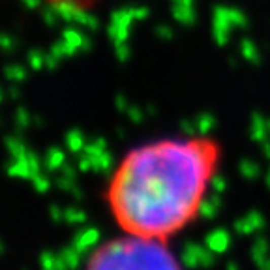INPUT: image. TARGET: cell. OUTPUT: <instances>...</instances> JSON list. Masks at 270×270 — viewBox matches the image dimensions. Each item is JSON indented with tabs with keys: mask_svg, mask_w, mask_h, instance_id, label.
I'll return each mask as SVG.
<instances>
[{
	"mask_svg": "<svg viewBox=\"0 0 270 270\" xmlns=\"http://www.w3.org/2000/svg\"><path fill=\"white\" fill-rule=\"evenodd\" d=\"M218 147L207 137L133 148L111 184L118 221L135 234L167 237L197 214Z\"/></svg>",
	"mask_w": 270,
	"mask_h": 270,
	"instance_id": "1",
	"label": "cell"
},
{
	"mask_svg": "<svg viewBox=\"0 0 270 270\" xmlns=\"http://www.w3.org/2000/svg\"><path fill=\"white\" fill-rule=\"evenodd\" d=\"M88 268H180L182 263L158 237L115 239L86 259Z\"/></svg>",
	"mask_w": 270,
	"mask_h": 270,
	"instance_id": "2",
	"label": "cell"
},
{
	"mask_svg": "<svg viewBox=\"0 0 270 270\" xmlns=\"http://www.w3.org/2000/svg\"><path fill=\"white\" fill-rule=\"evenodd\" d=\"M248 26V17L244 12L233 6H216L212 13V38L216 45H227L229 38L237 28H246Z\"/></svg>",
	"mask_w": 270,
	"mask_h": 270,
	"instance_id": "3",
	"label": "cell"
},
{
	"mask_svg": "<svg viewBox=\"0 0 270 270\" xmlns=\"http://www.w3.org/2000/svg\"><path fill=\"white\" fill-rule=\"evenodd\" d=\"M133 23H137V21H135L133 6L118 8V10H115V12L111 13V21H109V25H107V36H109V40L113 42V45L128 42Z\"/></svg>",
	"mask_w": 270,
	"mask_h": 270,
	"instance_id": "4",
	"label": "cell"
},
{
	"mask_svg": "<svg viewBox=\"0 0 270 270\" xmlns=\"http://www.w3.org/2000/svg\"><path fill=\"white\" fill-rule=\"evenodd\" d=\"M180 263L186 268H197V266H205L210 268L216 263V253L209 250L207 246L195 244V242H184L182 250H180Z\"/></svg>",
	"mask_w": 270,
	"mask_h": 270,
	"instance_id": "5",
	"label": "cell"
},
{
	"mask_svg": "<svg viewBox=\"0 0 270 270\" xmlns=\"http://www.w3.org/2000/svg\"><path fill=\"white\" fill-rule=\"evenodd\" d=\"M99 240H102V233H99L98 227H83L79 229L77 233L74 234V239H72V246H75L81 253H85L86 257L90 255L94 248L99 244Z\"/></svg>",
	"mask_w": 270,
	"mask_h": 270,
	"instance_id": "6",
	"label": "cell"
},
{
	"mask_svg": "<svg viewBox=\"0 0 270 270\" xmlns=\"http://www.w3.org/2000/svg\"><path fill=\"white\" fill-rule=\"evenodd\" d=\"M81 26H66L64 30H62L60 38L62 40H66L74 49H77V53H88V51L92 49V40L88 34H85L83 30H79Z\"/></svg>",
	"mask_w": 270,
	"mask_h": 270,
	"instance_id": "7",
	"label": "cell"
},
{
	"mask_svg": "<svg viewBox=\"0 0 270 270\" xmlns=\"http://www.w3.org/2000/svg\"><path fill=\"white\" fill-rule=\"evenodd\" d=\"M30 152V150H28ZM28 152L19 158H10L6 165V175L10 178H19V180H30L34 177V169L28 160Z\"/></svg>",
	"mask_w": 270,
	"mask_h": 270,
	"instance_id": "8",
	"label": "cell"
},
{
	"mask_svg": "<svg viewBox=\"0 0 270 270\" xmlns=\"http://www.w3.org/2000/svg\"><path fill=\"white\" fill-rule=\"evenodd\" d=\"M231 233H229L227 229H212L207 237H205V246L212 250L216 255H221V253H225L231 248Z\"/></svg>",
	"mask_w": 270,
	"mask_h": 270,
	"instance_id": "9",
	"label": "cell"
},
{
	"mask_svg": "<svg viewBox=\"0 0 270 270\" xmlns=\"http://www.w3.org/2000/svg\"><path fill=\"white\" fill-rule=\"evenodd\" d=\"M263 227H264V218L259 210H252V212H248L244 218H240V220L234 221V231L239 234L257 233V231H261Z\"/></svg>",
	"mask_w": 270,
	"mask_h": 270,
	"instance_id": "10",
	"label": "cell"
},
{
	"mask_svg": "<svg viewBox=\"0 0 270 270\" xmlns=\"http://www.w3.org/2000/svg\"><path fill=\"white\" fill-rule=\"evenodd\" d=\"M221 205H223L221 193L212 191V195H207V197L203 195V199L197 205V216H201L205 220H214L216 216H218V212H220Z\"/></svg>",
	"mask_w": 270,
	"mask_h": 270,
	"instance_id": "11",
	"label": "cell"
},
{
	"mask_svg": "<svg viewBox=\"0 0 270 270\" xmlns=\"http://www.w3.org/2000/svg\"><path fill=\"white\" fill-rule=\"evenodd\" d=\"M66 150L62 147H51L45 150L43 156V169L49 173L60 171V167L66 163Z\"/></svg>",
	"mask_w": 270,
	"mask_h": 270,
	"instance_id": "12",
	"label": "cell"
},
{
	"mask_svg": "<svg viewBox=\"0 0 270 270\" xmlns=\"http://www.w3.org/2000/svg\"><path fill=\"white\" fill-rule=\"evenodd\" d=\"M86 135L83 129L79 128H74L70 129L66 135H64V147L70 154H74V156H79L86 147Z\"/></svg>",
	"mask_w": 270,
	"mask_h": 270,
	"instance_id": "13",
	"label": "cell"
},
{
	"mask_svg": "<svg viewBox=\"0 0 270 270\" xmlns=\"http://www.w3.org/2000/svg\"><path fill=\"white\" fill-rule=\"evenodd\" d=\"M58 257H60V266L62 270H70V268H77L83 261H85V253H81L75 246H66V248H62L60 252H58Z\"/></svg>",
	"mask_w": 270,
	"mask_h": 270,
	"instance_id": "14",
	"label": "cell"
},
{
	"mask_svg": "<svg viewBox=\"0 0 270 270\" xmlns=\"http://www.w3.org/2000/svg\"><path fill=\"white\" fill-rule=\"evenodd\" d=\"M171 15L178 25L193 26L197 23L195 6H182V4H171Z\"/></svg>",
	"mask_w": 270,
	"mask_h": 270,
	"instance_id": "15",
	"label": "cell"
},
{
	"mask_svg": "<svg viewBox=\"0 0 270 270\" xmlns=\"http://www.w3.org/2000/svg\"><path fill=\"white\" fill-rule=\"evenodd\" d=\"M250 137H252L253 141L259 143H264L266 139H270L268 118H264L259 113H255L252 117V122H250Z\"/></svg>",
	"mask_w": 270,
	"mask_h": 270,
	"instance_id": "16",
	"label": "cell"
},
{
	"mask_svg": "<svg viewBox=\"0 0 270 270\" xmlns=\"http://www.w3.org/2000/svg\"><path fill=\"white\" fill-rule=\"evenodd\" d=\"M4 148L8 150L10 158H19V156H25L30 147L25 143L23 139V133H15V135H8L4 139Z\"/></svg>",
	"mask_w": 270,
	"mask_h": 270,
	"instance_id": "17",
	"label": "cell"
},
{
	"mask_svg": "<svg viewBox=\"0 0 270 270\" xmlns=\"http://www.w3.org/2000/svg\"><path fill=\"white\" fill-rule=\"evenodd\" d=\"M55 186L58 190L70 193L75 201H83V199H85V191H83V188L77 184L75 178H68V177H64V175H58V177L55 178Z\"/></svg>",
	"mask_w": 270,
	"mask_h": 270,
	"instance_id": "18",
	"label": "cell"
},
{
	"mask_svg": "<svg viewBox=\"0 0 270 270\" xmlns=\"http://www.w3.org/2000/svg\"><path fill=\"white\" fill-rule=\"evenodd\" d=\"M72 25H77V26H81V28H86V30H90V32H98L99 30V19L96 17L94 13L79 8L77 13H75L74 23H72Z\"/></svg>",
	"mask_w": 270,
	"mask_h": 270,
	"instance_id": "19",
	"label": "cell"
},
{
	"mask_svg": "<svg viewBox=\"0 0 270 270\" xmlns=\"http://www.w3.org/2000/svg\"><path fill=\"white\" fill-rule=\"evenodd\" d=\"M53 6H55L56 13L60 15V19L64 23H74L75 13H77V10L81 8L75 0H55Z\"/></svg>",
	"mask_w": 270,
	"mask_h": 270,
	"instance_id": "20",
	"label": "cell"
},
{
	"mask_svg": "<svg viewBox=\"0 0 270 270\" xmlns=\"http://www.w3.org/2000/svg\"><path fill=\"white\" fill-rule=\"evenodd\" d=\"M92 158V171L102 173V175H109L115 169V156L105 150V152L98 154V156H90Z\"/></svg>",
	"mask_w": 270,
	"mask_h": 270,
	"instance_id": "21",
	"label": "cell"
},
{
	"mask_svg": "<svg viewBox=\"0 0 270 270\" xmlns=\"http://www.w3.org/2000/svg\"><path fill=\"white\" fill-rule=\"evenodd\" d=\"M216 124H218V120H216V117L212 115V113H199V115L195 117L197 135H199V137H207V135H210L212 131H214Z\"/></svg>",
	"mask_w": 270,
	"mask_h": 270,
	"instance_id": "22",
	"label": "cell"
},
{
	"mask_svg": "<svg viewBox=\"0 0 270 270\" xmlns=\"http://www.w3.org/2000/svg\"><path fill=\"white\" fill-rule=\"evenodd\" d=\"M88 221V216L83 209H77V207H68L64 209V223L66 225H72V227H81Z\"/></svg>",
	"mask_w": 270,
	"mask_h": 270,
	"instance_id": "23",
	"label": "cell"
},
{
	"mask_svg": "<svg viewBox=\"0 0 270 270\" xmlns=\"http://www.w3.org/2000/svg\"><path fill=\"white\" fill-rule=\"evenodd\" d=\"M32 115L30 111L26 109L25 105H19L15 113H13V124H15V128H17V133H23L25 129H28L32 126Z\"/></svg>",
	"mask_w": 270,
	"mask_h": 270,
	"instance_id": "24",
	"label": "cell"
},
{
	"mask_svg": "<svg viewBox=\"0 0 270 270\" xmlns=\"http://www.w3.org/2000/svg\"><path fill=\"white\" fill-rule=\"evenodd\" d=\"M49 51L53 53V55H56L60 60H68V58H74V56H77L79 53H77V49H74L70 43L66 42V40H56L53 45L49 47Z\"/></svg>",
	"mask_w": 270,
	"mask_h": 270,
	"instance_id": "25",
	"label": "cell"
},
{
	"mask_svg": "<svg viewBox=\"0 0 270 270\" xmlns=\"http://www.w3.org/2000/svg\"><path fill=\"white\" fill-rule=\"evenodd\" d=\"M4 77L10 83H23L28 79V70L23 64H8L4 68Z\"/></svg>",
	"mask_w": 270,
	"mask_h": 270,
	"instance_id": "26",
	"label": "cell"
},
{
	"mask_svg": "<svg viewBox=\"0 0 270 270\" xmlns=\"http://www.w3.org/2000/svg\"><path fill=\"white\" fill-rule=\"evenodd\" d=\"M270 255V248H268V242L264 239H257L255 242H253L252 246V259L255 261V263L261 266V264L266 261V257Z\"/></svg>",
	"mask_w": 270,
	"mask_h": 270,
	"instance_id": "27",
	"label": "cell"
},
{
	"mask_svg": "<svg viewBox=\"0 0 270 270\" xmlns=\"http://www.w3.org/2000/svg\"><path fill=\"white\" fill-rule=\"evenodd\" d=\"M30 184H32V188H34V191H36V193L43 195V193H47V191L51 190V186L55 184V180H51V178L47 177L45 173L40 171V173H36V175L30 178Z\"/></svg>",
	"mask_w": 270,
	"mask_h": 270,
	"instance_id": "28",
	"label": "cell"
},
{
	"mask_svg": "<svg viewBox=\"0 0 270 270\" xmlns=\"http://www.w3.org/2000/svg\"><path fill=\"white\" fill-rule=\"evenodd\" d=\"M40 266L43 270H62L60 266V257H58V252H49V250H45V252L40 253Z\"/></svg>",
	"mask_w": 270,
	"mask_h": 270,
	"instance_id": "29",
	"label": "cell"
},
{
	"mask_svg": "<svg viewBox=\"0 0 270 270\" xmlns=\"http://www.w3.org/2000/svg\"><path fill=\"white\" fill-rule=\"evenodd\" d=\"M240 55L244 56L248 62H252V64H257V62L261 60L257 45H255L252 40H242V42H240Z\"/></svg>",
	"mask_w": 270,
	"mask_h": 270,
	"instance_id": "30",
	"label": "cell"
},
{
	"mask_svg": "<svg viewBox=\"0 0 270 270\" xmlns=\"http://www.w3.org/2000/svg\"><path fill=\"white\" fill-rule=\"evenodd\" d=\"M239 173L240 177L246 178V180H255L261 175V169L253 160H242L239 163Z\"/></svg>",
	"mask_w": 270,
	"mask_h": 270,
	"instance_id": "31",
	"label": "cell"
},
{
	"mask_svg": "<svg viewBox=\"0 0 270 270\" xmlns=\"http://www.w3.org/2000/svg\"><path fill=\"white\" fill-rule=\"evenodd\" d=\"M45 55L47 53H43L42 49H30L26 53V64L30 66V70L40 72V70L45 68Z\"/></svg>",
	"mask_w": 270,
	"mask_h": 270,
	"instance_id": "32",
	"label": "cell"
},
{
	"mask_svg": "<svg viewBox=\"0 0 270 270\" xmlns=\"http://www.w3.org/2000/svg\"><path fill=\"white\" fill-rule=\"evenodd\" d=\"M105 150H109V145H107V139L105 137H96L92 141L86 143V147L83 152L88 154V156H98V154L105 152Z\"/></svg>",
	"mask_w": 270,
	"mask_h": 270,
	"instance_id": "33",
	"label": "cell"
},
{
	"mask_svg": "<svg viewBox=\"0 0 270 270\" xmlns=\"http://www.w3.org/2000/svg\"><path fill=\"white\" fill-rule=\"evenodd\" d=\"M42 21L45 23L47 26H51V28H55V26H58V23H60L62 19L60 15L56 13L55 6H53V2L51 4H47V6L42 10Z\"/></svg>",
	"mask_w": 270,
	"mask_h": 270,
	"instance_id": "34",
	"label": "cell"
},
{
	"mask_svg": "<svg viewBox=\"0 0 270 270\" xmlns=\"http://www.w3.org/2000/svg\"><path fill=\"white\" fill-rule=\"evenodd\" d=\"M126 115H128V120L131 124H137V126H141L145 120H147V111L143 109V107H139V105L131 104L128 107V111H126Z\"/></svg>",
	"mask_w": 270,
	"mask_h": 270,
	"instance_id": "35",
	"label": "cell"
},
{
	"mask_svg": "<svg viewBox=\"0 0 270 270\" xmlns=\"http://www.w3.org/2000/svg\"><path fill=\"white\" fill-rule=\"evenodd\" d=\"M19 49V40L8 32H0V51L2 53H13Z\"/></svg>",
	"mask_w": 270,
	"mask_h": 270,
	"instance_id": "36",
	"label": "cell"
},
{
	"mask_svg": "<svg viewBox=\"0 0 270 270\" xmlns=\"http://www.w3.org/2000/svg\"><path fill=\"white\" fill-rule=\"evenodd\" d=\"M209 186H210V190H212V191H216V193H221V195H223V193L227 191V188H229V182H227V178H225V177H221V175L214 173V175L210 177Z\"/></svg>",
	"mask_w": 270,
	"mask_h": 270,
	"instance_id": "37",
	"label": "cell"
},
{
	"mask_svg": "<svg viewBox=\"0 0 270 270\" xmlns=\"http://www.w3.org/2000/svg\"><path fill=\"white\" fill-rule=\"evenodd\" d=\"M115 56H117V60L120 62V64H126V62L131 58V47L128 45V42L117 43V45H115Z\"/></svg>",
	"mask_w": 270,
	"mask_h": 270,
	"instance_id": "38",
	"label": "cell"
},
{
	"mask_svg": "<svg viewBox=\"0 0 270 270\" xmlns=\"http://www.w3.org/2000/svg\"><path fill=\"white\" fill-rule=\"evenodd\" d=\"M178 126H180V131H182L186 137H195L197 135L195 118H193V120H191V118H182V120L178 122Z\"/></svg>",
	"mask_w": 270,
	"mask_h": 270,
	"instance_id": "39",
	"label": "cell"
},
{
	"mask_svg": "<svg viewBox=\"0 0 270 270\" xmlns=\"http://www.w3.org/2000/svg\"><path fill=\"white\" fill-rule=\"evenodd\" d=\"M154 34H156V38L163 40V42H171L173 38H175V30L169 25H158L154 28Z\"/></svg>",
	"mask_w": 270,
	"mask_h": 270,
	"instance_id": "40",
	"label": "cell"
},
{
	"mask_svg": "<svg viewBox=\"0 0 270 270\" xmlns=\"http://www.w3.org/2000/svg\"><path fill=\"white\" fill-rule=\"evenodd\" d=\"M49 218L51 221L55 223V225H60V223H64V209H60L58 205H49Z\"/></svg>",
	"mask_w": 270,
	"mask_h": 270,
	"instance_id": "41",
	"label": "cell"
},
{
	"mask_svg": "<svg viewBox=\"0 0 270 270\" xmlns=\"http://www.w3.org/2000/svg\"><path fill=\"white\" fill-rule=\"evenodd\" d=\"M58 173L68 178H75V180H77V175H79L81 171L77 169V163H70V161H66V163L60 167V171Z\"/></svg>",
	"mask_w": 270,
	"mask_h": 270,
	"instance_id": "42",
	"label": "cell"
},
{
	"mask_svg": "<svg viewBox=\"0 0 270 270\" xmlns=\"http://www.w3.org/2000/svg\"><path fill=\"white\" fill-rule=\"evenodd\" d=\"M60 58H58V56L56 55H53V53H47V55H45V70H49V72H55L56 68L60 66Z\"/></svg>",
	"mask_w": 270,
	"mask_h": 270,
	"instance_id": "43",
	"label": "cell"
},
{
	"mask_svg": "<svg viewBox=\"0 0 270 270\" xmlns=\"http://www.w3.org/2000/svg\"><path fill=\"white\" fill-rule=\"evenodd\" d=\"M129 99L124 96V94H117L115 96V107H117V111H120V113H126L128 111V107H129Z\"/></svg>",
	"mask_w": 270,
	"mask_h": 270,
	"instance_id": "44",
	"label": "cell"
},
{
	"mask_svg": "<svg viewBox=\"0 0 270 270\" xmlns=\"http://www.w3.org/2000/svg\"><path fill=\"white\" fill-rule=\"evenodd\" d=\"M135 8V21H147L150 17V8L147 6H133Z\"/></svg>",
	"mask_w": 270,
	"mask_h": 270,
	"instance_id": "45",
	"label": "cell"
},
{
	"mask_svg": "<svg viewBox=\"0 0 270 270\" xmlns=\"http://www.w3.org/2000/svg\"><path fill=\"white\" fill-rule=\"evenodd\" d=\"M6 98L10 99H19L21 98V88L17 86V83H12V86L6 90Z\"/></svg>",
	"mask_w": 270,
	"mask_h": 270,
	"instance_id": "46",
	"label": "cell"
},
{
	"mask_svg": "<svg viewBox=\"0 0 270 270\" xmlns=\"http://www.w3.org/2000/svg\"><path fill=\"white\" fill-rule=\"evenodd\" d=\"M19 2L28 10H38L43 4V0H19Z\"/></svg>",
	"mask_w": 270,
	"mask_h": 270,
	"instance_id": "47",
	"label": "cell"
},
{
	"mask_svg": "<svg viewBox=\"0 0 270 270\" xmlns=\"http://www.w3.org/2000/svg\"><path fill=\"white\" fill-rule=\"evenodd\" d=\"M43 124H45V120H43L42 115H34V117H32V126H34V128H42Z\"/></svg>",
	"mask_w": 270,
	"mask_h": 270,
	"instance_id": "48",
	"label": "cell"
},
{
	"mask_svg": "<svg viewBox=\"0 0 270 270\" xmlns=\"http://www.w3.org/2000/svg\"><path fill=\"white\" fill-rule=\"evenodd\" d=\"M145 111H147V115H150V117H158V107L154 104H147V107H145Z\"/></svg>",
	"mask_w": 270,
	"mask_h": 270,
	"instance_id": "49",
	"label": "cell"
},
{
	"mask_svg": "<svg viewBox=\"0 0 270 270\" xmlns=\"http://www.w3.org/2000/svg\"><path fill=\"white\" fill-rule=\"evenodd\" d=\"M171 4H182V6H195V0H171Z\"/></svg>",
	"mask_w": 270,
	"mask_h": 270,
	"instance_id": "50",
	"label": "cell"
},
{
	"mask_svg": "<svg viewBox=\"0 0 270 270\" xmlns=\"http://www.w3.org/2000/svg\"><path fill=\"white\" fill-rule=\"evenodd\" d=\"M115 133H117L118 139H126V137H128V131H126L124 128H117L115 129Z\"/></svg>",
	"mask_w": 270,
	"mask_h": 270,
	"instance_id": "51",
	"label": "cell"
},
{
	"mask_svg": "<svg viewBox=\"0 0 270 270\" xmlns=\"http://www.w3.org/2000/svg\"><path fill=\"white\" fill-rule=\"evenodd\" d=\"M263 152H264V156H266V158L270 160V141H268V139L263 143Z\"/></svg>",
	"mask_w": 270,
	"mask_h": 270,
	"instance_id": "52",
	"label": "cell"
},
{
	"mask_svg": "<svg viewBox=\"0 0 270 270\" xmlns=\"http://www.w3.org/2000/svg\"><path fill=\"white\" fill-rule=\"evenodd\" d=\"M4 98H6V90H4V88H2V86H0V104H2V102H4Z\"/></svg>",
	"mask_w": 270,
	"mask_h": 270,
	"instance_id": "53",
	"label": "cell"
},
{
	"mask_svg": "<svg viewBox=\"0 0 270 270\" xmlns=\"http://www.w3.org/2000/svg\"><path fill=\"white\" fill-rule=\"evenodd\" d=\"M227 266H229V268H231V270H234V268H239V264H237V263H229V264H227Z\"/></svg>",
	"mask_w": 270,
	"mask_h": 270,
	"instance_id": "54",
	"label": "cell"
},
{
	"mask_svg": "<svg viewBox=\"0 0 270 270\" xmlns=\"http://www.w3.org/2000/svg\"><path fill=\"white\" fill-rule=\"evenodd\" d=\"M0 255H4V242L0 240Z\"/></svg>",
	"mask_w": 270,
	"mask_h": 270,
	"instance_id": "55",
	"label": "cell"
},
{
	"mask_svg": "<svg viewBox=\"0 0 270 270\" xmlns=\"http://www.w3.org/2000/svg\"><path fill=\"white\" fill-rule=\"evenodd\" d=\"M266 184L270 186V169H268V173H266Z\"/></svg>",
	"mask_w": 270,
	"mask_h": 270,
	"instance_id": "56",
	"label": "cell"
},
{
	"mask_svg": "<svg viewBox=\"0 0 270 270\" xmlns=\"http://www.w3.org/2000/svg\"><path fill=\"white\" fill-rule=\"evenodd\" d=\"M268 131H270V118H268Z\"/></svg>",
	"mask_w": 270,
	"mask_h": 270,
	"instance_id": "57",
	"label": "cell"
}]
</instances>
